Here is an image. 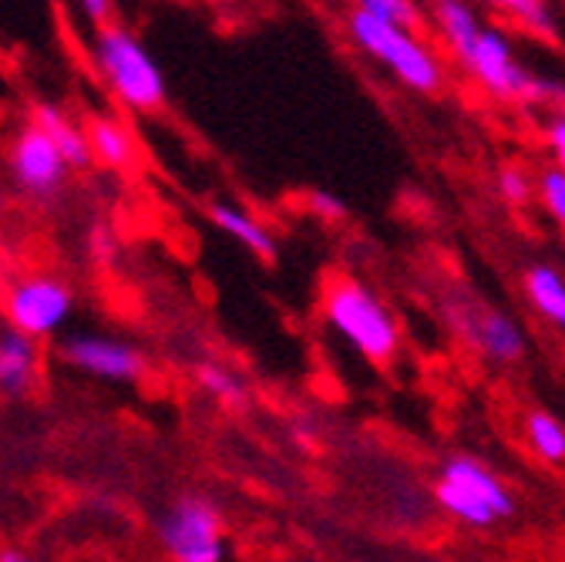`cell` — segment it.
<instances>
[{
  "mask_svg": "<svg viewBox=\"0 0 565 562\" xmlns=\"http://www.w3.org/2000/svg\"><path fill=\"white\" fill-rule=\"evenodd\" d=\"M350 34L371 57L384 61L404 85H411L417 92H438L441 88L438 57L424 47L411 31H401V28H394V24L358 8L350 14Z\"/></svg>",
  "mask_w": 565,
  "mask_h": 562,
  "instance_id": "3",
  "label": "cell"
},
{
  "mask_svg": "<svg viewBox=\"0 0 565 562\" xmlns=\"http://www.w3.org/2000/svg\"><path fill=\"white\" fill-rule=\"evenodd\" d=\"M67 364H75L88 374L108 378V381H135L146 371V361L135 347L115 340V337H98V333H78L64 343Z\"/></svg>",
  "mask_w": 565,
  "mask_h": 562,
  "instance_id": "10",
  "label": "cell"
},
{
  "mask_svg": "<svg viewBox=\"0 0 565 562\" xmlns=\"http://www.w3.org/2000/svg\"><path fill=\"white\" fill-rule=\"evenodd\" d=\"M209 216H212V223H216L220 230H226L233 240H239L243 246H249L256 256H273L276 253V246H273V236L256 223V220H249L243 209H233V205H212L209 209Z\"/></svg>",
  "mask_w": 565,
  "mask_h": 562,
  "instance_id": "14",
  "label": "cell"
},
{
  "mask_svg": "<svg viewBox=\"0 0 565 562\" xmlns=\"http://www.w3.org/2000/svg\"><path fill=\"white\" fill-rule=\"evenodd\" d=\"M38 374V343L21 330H0V391L18 397L31 391Z\"/></svg>",
  "mask_w": 565,
  "mask_h": 562,
  "instance_id": "11",
  "label": "cell"
},
{
  "mask_svg": "<svg viewBox=\"0 0 565 562\" xmlns=\"http://www.w3.org/2000/svg\"><path fill=\"white\" fill-rule=\"evenodd\" d=\"M195 378H199V384H202L212 397H220V401H226V404H246V384H243L233 371H226V368H220V364H199V368H195Z\"/></svg>",
  "mask_w": 565,
  "mask_h": 562,
  "instance_id": "16",
  "label": "cell"
},
{
  "mask_svg": "<svg viewBox=\"0 0 565 562\" xmlns=\"http://www.w3.org/2000/svg\"><path fill=\"white\" fill-rule=\"evenodd\" d=\"M88 146H92V156L95 159H102L105 166H115V169H125L135 159L131 135L115 118H95L88 125Z\"/></svg>",
  "mask_w": 565,
  "mask_h": 562,
  "instance_id": "13",
  "label": "cell"
},
{
  "mask_svg": "<svg viewBox=\"0 0 565 562\" xmlns=\"http://www.w3.org/2000/svg\"><path fill=\"white\" fill-rule=\"evenodd\" d=\"M455 51L468 64V72L494 95L522 102H565V88L529 75L499 31L475 28L465 41L455 44Z\"/></svg>",
  "mask_w": 565,
  "mask_h": 562,
  "instance_id": "1",
  "label": "cell"
},
{
  "mask_svg": "<svg viewBox=\"0 0 565 562\" xmlns=\"http://www.w3.org/2000/svg\"><path fill=\"white\" fill-rule=\"evenodd\" d=\"M529 438L535 445V452L548 462H562L565 458V428L548 414H532L529 417Z\"/></svg>",
  "mask_w": 565,
  "mask_h": 562,
  "instance_id": "17",
  "label": "cell"
},
{
  "mask_svg": "<svg viewBox=\"0 0 565 562\" xmlns=\"http://www.w3.org/2000/svg\"><path fill=\"white\" fill-rule=\"evenodd\" d=\"M448 317L451 327L458 330V337L465 343H471L475 350H481L491 361H515L522 354V330L494 307L468 297V294H455L448 300Z\"/></svg>",
  "mask_w": 565,
  "mask_h": 562,
  "instance_id": "7",
  "label": "cell"
},
{
  "mask_svg": "<svg viewBox=\"0 0 565 562\" xmlns=\"http://www.w3.org/2000/svg\"><path fill=\"white\" fill-rule=\"evenodd\" d=\"M548 142H552V149H555V156H558V166H562V172H565V118L552 121V128H548Z\"/></svg>",
  "mask_w": 565,
  "mask_h": 562,
  "instance_id": "23",
  "label": "cell"
},
{
  "mask_svg": "<svg viewBox=\"0 0 565 562\" xmlns=\"http://www.w3.org/2000/svg\"><path fill=\"white\" fill-rule=\"evenodd\" d=\"M542 199H545V209L565 226V172H545L542 176Z\"/></svg>",
  "mask_w": 565,
  "mask_h": 562,
  "instance_id": "20",
  "label": "cell"
},
{
  "mask_svg": "<svg viewBox=\"0 0 565 562\" xmlns=\"http://www.w3.org/2000/svg\"><path fill=\"white\" fill-rule=\"evenodd\" d=\"M82 11H85L88 18H95V21H105V18L111 14V4H105V0H85Z\"/></svg>",
  "mask_w": 565,
  "mask_h": 562,
  "instance_id": "24",
  "label": "cell"
},
{
  "mask_svg": "<svg viewBox=\"0 0 565 562\" xmlns=\"http://www.w3.org/2000/svg\"><path fill=\"white\" fill-rule=\"evenodd\" d=\"M525 287H529L532 304H535L555 327L565 330V279H562L555 269H548V266H535V269H529V276H525Z\"/></svg>",
  "mask_w": 565,
  "mask_h": 562,
  "instance_id": "15",
  "label": "cell"
},
{
  "mask_svg": "<svg viewBox=\"0 0 565 562\" xmlns=\"http://www.w3.org/2000/svg\"><path fill=\"white\" fill-rule=\"evenodd\" d=\"M361 11H367V14H374V18H381V21H387L394 28H401V31L420 28V11L411 4V0H364Z\"/></svg>",
  "mask_w": 565,
  "mask_h": 562,
  "instance_id": "18",
  "label": "cell"
},
{
  "mask_svg": "<svg viewBox=\"0 0 565 562\" xmlns=\"http://www.w3.org/2000/svg\"><path fill=\"white\" fill-rule=\"evenodd\" d=\"M34 125L51 138L54 149L61 152V159L71 166H88L92 162V146H88V131H82L75 121H71L67 115H61L57 108L51 105H38L34 108Z\"/></svg>",
  "mask_w": 565,
  "mask_h": 562,
  "instance_id": "12",
  "label": "cell"
},
{
  "mask_svg": "<svg viewBox=\"0 0 565 562\" xmlns=\"http://www.w3.org/2000/svg\"><path fill=\"white\" fill-rule=\"evenodd\" d=\"M327 320L361 350L367 361H391L397 350V327L381 300L353 279H340L327 290Z\"/></svg>",
  "mask_w": 565,
  "mask_h": 562,
  "instance_id": "4",
  "label": "cell"
},
{
  "mask_svg": "<svg viewBox=\"0 0 565 562\" xmlns=\"http://www.w3.org/2000/svg\"><path fill=\"white\" fill-rule=\"evenodd\" d=\"M11 172L14 182L34 195V199H51L67 176V162L61 159V152L54 149L51 138L38 128L28 125L18 138H14V149H11Z\"/></svg>",
  "mask_w": 565,
  "mask_h": 562,
  "instance_id": "9",
  "label": "cell"
},
{
  "mask_svg": "<svg viewBox=\"0 0 565 562\" xmlns=\"http://www.w3.org/2000/svg\"><path fill=\"white\" fill-rule=\"evenodd\" d=\"M71 290L51 276H28L8 294V320L28 337L54 333L71 314Z\"/></svg>",
  "mask_w": 565,
  "mask_h": 562,
  "instance_id": "8",
  "label": "cell"
},
{
  "mask_svg": "<svg viewBox=\"0 0 565 562\" xmlns=\"http://www.w3.org/2000/svg\"><path fill=\"white\" fill-rule=\"evenodd\" d=\"M159 539L175 562H223V522L202 496L179 499L159 522Z\"/></svg>",
  "mask_w": 565,
  "mask_h": 562,
  "instance_id": "6",
  "label": "cell"
},
{
  "mask_svg": "<svg viewBox=\"0 0 565 562\" xmlns=\"http://www.w3.org/2000/svg\"><path fill=\"white\" fill-rule=\"evenodd\" d=\"M438 502L468 526H491L494 519L512 512V496L505 485L471 458H455L445 465Z\"/></svg>",
  "mask_w": 565,
  "mask_h": 562,
  "instance_id": "5",
  "label": "cell"
},
{
  "mask_svg": "<svg viewBox=\"0 0 565 562\" xmlns=\"http://www.w3.org/2000/svg\"><path fill=\"white\" fill-rule=\"evenodd\" d=\"M499 185H502V195L509 202H515V205L529 202V195H532V182L522 172H515V169H505L502 179H499Z\"/></svg>",
  "mask_w": 565,
  "mask_h": 562,
  "instance_id": "21",
  "label": "cell"
},
{
  "mask_svg": "<svg viewBox=\"0 0 565 562\" xmlns=\"http://www.w3.org/2000/svg\"><path fill=\"white\" fill-rule=\"evenodd\" d=\"M310 209H313L320 220H333V223L347 216V205L337 195H330V192H313L310 195Z\"/></svg>",
  "mask_w": 565,
  "mask_h": 562,
  "instance_id": "22",
  "label": "cell"
},
{
  "mask_svg": "<svg viewBox=\"0 0 565 562\" xmlns=\"http://www.w3.org/2000/svg\"><path fill=\"white\" fill-rule=\"evenodd\" d=\"M95 61H98V72L108 82V88L128 108L152 112L162 105L166 78L135 34H128L121 28H105L95 41Z\"/></svg>",
  "mask_w": 565,
  "mask_h": 562,
  "instance_id": "2",
  "label": "cell"
},
{
  "mask_svg": "<svg viewBox=\"0 0 565 562\" xmlns=\"http://www.w3.org/2000/svg\"><path fill=\"white\" fill-rule=\"evenodd\" d=\"M505 14L519 18L525 28H535L539 34H552V18H548V8L539 4V0H512V4H502Z\"/></svg>",
  "mask_w": 565,
  "mask_h": 562,
  "instance_id": "19",
  "label": "cell"
},
{
  "mask_svg": "<svg viewBox=\"0 0 565 562\" xmlns=\"http://www.w3.org/2000/svg\"><path fill=\"white\" fill-rule=\"evenodd\" d=\"M0 562H31L24 552H14V549H8V552H0Z\"/></svg>",
  "mask_w": 565,
  "mask_h": 562,
  "instance_id": "25",
  "label": "cell"
}]
</instances>
